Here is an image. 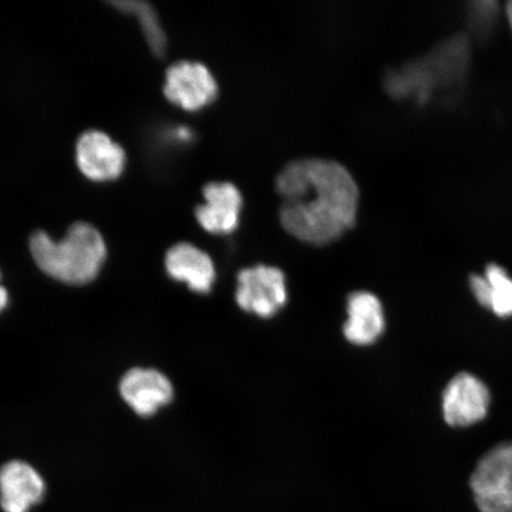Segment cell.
Listing matches in <instances>:
<instances>
[{
	"label": "cell",
	"instance_id": "6da1fadb",
	"mask_svg": "<svg viewBox=\"0 0 512 512\" xmlns=\"http://www.w3.org/2000/svg\"><path fill=\"white\" fill-rule=\"evenodd\" d=\"M283 198L280 221L286 232L311 245H328L354 226L358 191L343 165L325 159H300L277 177Z\"/></svg>",
	"mask_w": 512,
	"mask_h": 512
},
{
	"label": "cell",
	"instance_id": "7a4b0ae2",
	"mask_svg": "<svg viewBox=\"0 0 512 512\" xmlns=\"http://www.w3.org/2000/svg\"><path fill=\"white\" fill-rule=\"evenodd\" d=\"M30 252L42 272L61 283L76 286L92 283L107 256L104 238L86 222L73 224L60 241L37 230L30 236Z\"/></svg>",
	"mask_w": 512,
	"mask_h": 512
},
{
	"label": "cell",
	"instance_id": "3957f363",
	"mask_svg": "<svg viewBox=\"0 0 512 512\" xmlns=\"http://www.w3.org/2000/svg\"><path fill=\"white\" fill-rule=\"evenodd\" d=\"M467 48L464 38L445 42L426 59L390 74L386 82L389 93L399 98L413 96L418 101H427L438 87L462 80L469 57Z\"/></svg>",
	"mask_w": 512,
	"mask_h": 512
},
{
	"label": "cell",
	"instance_id": "277c9868",
	"mask_svg": "<svg viewBox=\"0 0 512 512\" xmlns=\"http://www.w3.org/2000/svg\"><path fill=\"white\" fill-rule=\"evenodd\" d=\"M470 486L480 512H512V443L484 454L472 473Z\"/></svg>",
	"mask_w": 512,
	"mask_h": 512
},
{
	"label": "cell",
	"instance_id": "5b68a950",
	"mask_svg": "<svg viewBox=\"0 0 512 512\" xmlns=\"http://www.w3.org/2000/svg\"><path fill=\"white\" fill-rule=\"evenodd\" d=\"M238 284L236 302L242 310L268 318L286 304L285 275L278 268L264 265L246 268L239 273Z\"/></svg>",
	"mask_w": 512,
	"mask_h": 512
},
{
	"label": "cell",
	"instance_id": "8992f818",
	"mask_svg": "<svg viewBox=\"0 0 512 512\" xmlns=\"http://www.w3.org/2000/svg\"><path fill=\"white\" fill-rule=\"evenodd\" d=\"M164 94L171 104L195 112L217 98L219 87L206 66L182 61L172 64L166 72Z\"/></svg>",
	"mask_w": 512,
	"mask_h": 512
},
{
	"label": "cell",
	"instance_id": "52a82bcc",
	"mask_svg": "<svg viewBox=\"0 0 512 512\" xmlns=\"http://www.w3.org/2000/svg\"><path fill=\"white\" fill-rule=\"evenodd\" d=\"M491 395L483 381L470 373L454 376L444 390L443 414L452 427H469L485 419Z\"/></svg>",
	"mask_w": 512,
	"mask_h": 512
},
{
	"label": "cell",
	"instance_id": "ba28073f",
	"mask_svg": "<svg viewBox=\"0 0 512 512\" xmlns=\"http://www.w3.org/2000/svg\"><path fill=\"white\" fill-rule=\"evenodd\" d=\"M76 162L87 178L106 182L123 174L126 156L123 147L114 143L106 133L88 131L76 144Z\"/></svg>",
	"mask_w": 512,
	"mask_h": 512
},
{
	"label": "cell",
	"instance_id": "9c48e42d",
	"mask_svg": "<svg viewBox=\"0 0 512 512\" xmlns=\"http://www.w3.org/2000/svg\"><path fill=\"white\" fill-rule=\"evenodd\" d=\"M46 495V483L28 463L12 460L0 467V508L4 512H29Z\"/></svg>",
	"mask_w": 512,
	"mask_h": 512
},
{
	"label": "cell",
	"instance_id": "30bf717a",
	"mask_svg": "<svg viewBox=\"0 0 512 512\" xmlns=\"http://www.w3.org/2000/svg\"><path fill=\"white\" fill-rule=\"evenodd\" d=\"M119 390L127 405L140 416L155 414L174 398V388L168 377L153 369L127 371L120 381Z\"/></svg>",
	"mask_w": 512,
	"mask_h": 512
},
{
	"label": "cell",
	"instance_id": "8fae6325",
	"mask_svg": "<svg viewBox=\"0 0 512 512\" xmlns=\"http://www.w3.org/2000/svg\"><path fill=\"white\" fill-rule=\"evenodd\" d=\"M206 204L196 209V219L211 234H229L239 226L242 196L232 183L213 182L203 189Z\"/></svg>",
	"mask_w": 512,
	"mask_h": 512
},
{
	"label": "cell",
	"instance_id": "7c38bea8",
	"mask_svg": "<svg viewBox=\"0 0 512 512\" xmlns=\"http://www.w3.org/2000/svg\"><path fill=\"white\" fill-rule=\"evenodd\" d=\"M170 277L183 281L192 291L208 293L215 281V267L210 256L190 243L171 247L165 258Z\"/></svg>",
	"mask_w": 512,
	"mask_h": 512
},
{
	"label": "cell",
	"instance_id": "4fadbf2b",
	"mask_svg": "<svg viewBox=\"0 0 512 512\" xmlns=\"http://www.w3.org/2000/svg\"><path fill=\"white\" fill-rule=\"evenodd\" d=\"M348 320L344 335L356 345H370L383 334L384 312L380 299L370 292H355L348 299Z\"/></svg>",
	"mask_w": 512,
	"mask_h": 512
},
{
	"label": "cell",
	"instance_id": "5bb4252c",
	"mask_svg": "<svg viewBox=\"0 0 512 512\" xmlns=\"http://www.w3.org/2000/svg\"><path fill=\"white\" fill-rule=\"evenodd\" d=\"M112 5L124 14L136 16L152 53L159 57L164 56L166 36L162 25L159 23L156 11L153 10L150 4L121 0V2H112Z\"/></svg>",
	"mask_w": 512,
	"mask_h": 512
},
{
	"label": "cell",
	"instance_id": "9a60e30c",
	"mask_svg": "<svg viewBox=\"0 0 512 512\" xmlns=\"http://www.w3.org/2000/svg\"><path fill=\"white\" fill-rule=\"evenodd\" d=\"M486 281L489 284V310L501 318L512 317V278L503 267L491 264L486 267Z\"/></svg>",
	"mask_w": 512,
	"mask_h": 512
},
{
	"label": "cell",
	"instance_id": "2e32d148",
	"mask_svg": "<svg viewBox=\"0 0 512 512\" xmlns=\"http://www.w3.org/2000/svg\"><path fill=\"white\" fill-rule=\"evenodd\" d=\"M470 286L473 293V296L477 299V302L484 306L485 309H489V284L486 281L484 275H471L470 278Z\"/></svg>",
	"mask_w": 512,
	"mask_h": 512
},
{
	"label": "cell",
	"instance_id": "e0dca14e",
	"mask_svg": "<svg viewBox=\"0 0 512 512\" xmlns=\"http://www.w3.org/2000/svg\"><path fill=\"white\" fill-rule=\"evenodd\" d=\"M8 302V291H6L3 286H0V312H2L5 309L6 305H8Z\"/></svg>",
	"mask_w": 512,
	"mask_h": 512
},
{
	"label": "cell",
	"instance_id": "ac0fdd59",
	"mask_svg": "<svg viewBox=\"0 0 512 512\" xmlns=\"http://www.w3.org/2000/svg\"><path fill=\"white\" fill-rule=\"evenodd\" d=\"M507 16H508V21L510 23V27L512 29V2H510L507 5Z\"/></svg>",
	"mask_w": 512,
	"mask_h": 512
},
{
	"label": "cell",
	"instance_id": "d6986e66",
	"mask_svg": "<svg viewBox=\"0 0 512 512\" xmlns=\"http://www.w3.org/2000/svg\"><path fill=\"white\" fill-rule=\"evenodd\" d=\"M0 278H2V273H0Z\"/></svg>",
	"mask_w": 512,
	"mask_h": 512
}]
</instances>
